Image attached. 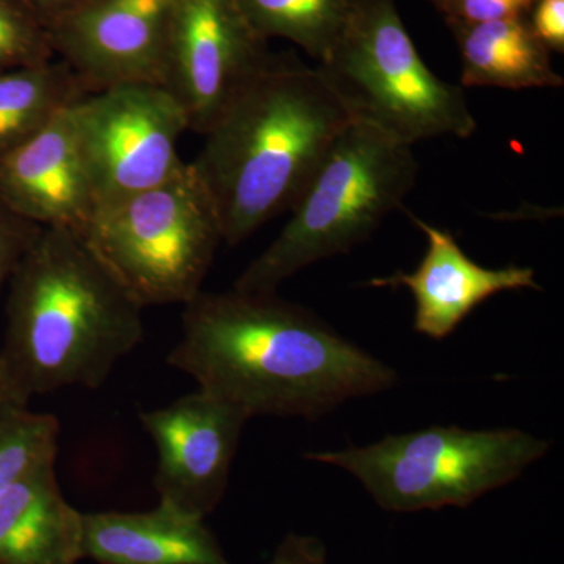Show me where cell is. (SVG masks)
<instances>
[{"label": "cell", "mask_w": 564, "mask_h": 564, "mask_svg": "<svg viewBox=\"0 0 564 564\" xmlns=\"http://www.w3.org/2000/svg\"><path fill=\"white\" fill-rule=\"evenodd\" d=\"M166 362L198 389L259 415L315 421L397 383V372L276 292H202Z\"/></svg>", "instance_id": "6da1fadb"}, {"label": "cell", "mask_w": 564, "mask_h": 564, "mask_svg": "<svg viewBox=\"0 0 564 564\" xmlns=\"http://www.w3.org/2000/svg\"><path fill=\"white\" fill-rule=\"evenodd\" d=\"M351 118L318 68L292 55L265 66L204 133L193 172L226 245L292 210Z\"/></svg>", "instance_id": "7a4b0ae2"}, {"label": "cell", "mask_w": 564, "mask_h": 564, "mask_svg": "<svg viewBox=\"0 0 564 564\" xmlns=\"http://www.w3.org/2000/svg\"><path fill=\"white\" fill-rule=\"evenodd\" d=\"M0 366L21 399L98 389L144 337V307L79 232L40 228L9 281Z\"/></svg>", "instance_id": "3957f363"}, {"label": "cell", "mask_w": 564, "mask_h": 564, "mask_svg": "<svg viewBox=\"0 0 564 564\" xmlns=\"http://www.w3.org/2000/svg\"><path fill=\"white\" fill-rule=\"evenodd\" d=\"M417 172L413 147L351 121L292 207L291 220L234 289L276 292L306 267L358 247L402 207Z\"/></svg>", "instance_id": "277c9868"}, {"label": "cell", "mask_w": 564, "mask_h": 564, "mask_svg": "<svg viewBox=\"0 0 564 564\" xmlns=\"http://www.w3.org/2000/svg\"><path fill=\"white\" fill-rule=\"evenodd\" d=\"M317 68L351 121L400 143L469 139L477 129L463 87L441 80L425 65L395 0H356L339 40Z\"/></svg>", "instance_id": "5b68a950"}, {"label": "cell", "mask_w": 564, "mask_h": 564, "mask_svg": "<svg viewBox=\"0 0 564 564\" xmlns=\"http://www.w3.org/2000/svg\"><path fill=\"white\" fill-rule=\"evenodd\" d=\"M549 448L524 430L433 425L364 447L307 452L304 458L347 470L384 510L414 513L469 507L518 480Z\"/></svg>", "instance_id": "8992f818"}, {"label": "cell", "mask_w": 564, "mask_h": 564, "mask_svg": "<svg viewBox=\"0 0 564 564\" xmlns=\"http://www.w3.org/2000/svg\"><path fill=\"white\" fill-rule=\"evenodd\" d=\"M80 236L144 310L191 303L225 243L209 193L187 162L158 187L99 207Z\"/></svg>", "instance_id": "52a82bcc"}, {"label": "cell", "mask_w": 564, "mask_h": 564, "mask_svg": "<svg viewBox=\"0 0 564 564\" xmlns=\"http://www.w3.org/2000/svg\"><path fill=\"white\" fill-rule=\"evenodd\" d=\"M70 118L98 209L158 187L184 166L187 118L162 85L88 91L70 106Z\"/></svg>", "instance_id": "ba28073f"}, {"label": "cell", "mask_w": 564, "mask_h": 564, "mask_svg": "<svg viewBox=\"0 0 564 564\" xmlns=\"http://www.w3.org/2000/svg\"><path fill=\"white\" fill-rule=\"evenodd\" d=\"M236 0H176L161 85L206 133L270 58Z\"/></svg>", "instance_id": "9c48e42d"}, {"label": "cell", "mask_w": 564, "mask_h": 564, "mask_svg": "<svg viewBox=\"0 0 564 564\" xmlns=\"http://www.w3.org/2000/svg\"><path fill=\"white\" fill-rule=\"evenodd\" d=\"M158 451L159 503L206 519L228 489L245 423L242 411L212 393H187L139 414Z\"/></svg>", "instance_id": "30bf717a"}, {"label": "cell", "mask_w": 564, "mask_h": 564, "mask_svg": "<svg viewBox=\"0 0 564 564\" xmlns=\"http://www.w3.org/2000/svg\"><path fill=\"white\" fill-rule=\"evenodd\" d=\"M176 0H88L50 29L52 51L88 90L161 85Z\"/></svg>", "instance_id": "8fae6325"}, {"label": "cell", "mask_w": 564, "mask_h": 564, "mask_svg": "<svg viewBox=\"0 0 564 564\" xmlns=\"http://www.w3.org/2000/svg\"><path fill=\"white\" fill-rule=\"evenodd\" d=\"M70 106L31 140L0 155V199L40 228L80 234L98 204L77 144Z\"/></svg>", "instance_id": "7c38bea8"}, {"label": "cell", "mask_w": 564, "mask_h": 564, "mask_svg": "<svg viewBox=\"0 0 564 564\" xmlns=\"http://www.w3.org/2000/svg\"><path fill=\"white\" fill-rule=\"evenodd\" d=\"M426 236L425 256L411 273L397 272L370 281L373 288H406L413 293L414 329L434 340H444L486 300L497 293L540 291L530 267L486 269L473 261L451 232L414 217Z\"/></svg>", "instance_id": "4fadbf2b"}, {"label": "cell", "mask_w": 564, "mask_h": 564, "mask_svg": "<svg viewBox=\"0 0 564 564\" xmlns=\"http://www.w3.org/2000/svg\"><path fill=\"white\" fill-rule=\"evenodd\" d=\"M84 558L99 564H231L204 519L169 505L84 514Z\"/></svg>", "instance_id": "5bb4252c"}, {"label": "cell", "mask_w": 564, "mask_h": 564, "mask_svg": "<svg viewBox=\"0 0 564 564\" xmlns=\"http://www.w3.org/2000/svg\"><path fill=\"white\" fill-rule=\"evenodd\" d=\"M82 543L84 513L63 497L55 462L0 494V564H77Z\"/></svg>", "instance_id": "9a60e30c"}, {"label": "cell", "mask_w": 564, "mask_h": 564, "mask_svg": "<svg viewBox=\"0 0 564 564\" xmlns=\"http://www.w3.org/2000/svg\"><path fill=\"white\" fill-rule=\"evenodd\" d=\"M447 25L462 57V87H563V77L552 66L551 51L536 39L527 18Z\"/></svg>", "instance_id": "2e32d148"}, {"label": "cell", "mask_w": 564, "mask_h": 564, "mask_svg": "<svg viewBox=\"0 0 564 564\" xmlns=\"http://www.w3.org/2000/svg\"><path fill=\"white\" fill-rule=\"evenodd\" d=\"M88 91L57 57L0 70V155L31 140Z\"/></svg>", "instance_id": "e0dca14e"}, {"label": "cell", "mask_w": 564, "mask_h": 564, "mask_svg": "<svg viewBox=\"0 0 564 564\" xmlns=\"http://www.w3.org/2000/svg\"><path fill=\"white\" fill-rule=\"evenodd\" d=\"M262 40L291 41L321 63L339 40L356 0H236Z\"/></svg>", "instance_id": "ac0fdd59"}, {"label": "cell", "mask_w": 564, "mask_h": 564, "mask_svg": "<svg viewBox=\"0 0 564 564\" xmlns=\"http://www.w3.org/2000/svg\"><path fill=\"white\" fill-rule=\"evenodd\" d=\"M58 433L54 415L32 413L29 406L0 410V494L21 475L55 462Z\"/></svg>", "instance_id": "d6986e66"}, {"label": "cell", "mask_w": 564, "mask_h": 564, "mask_svg": "<svg viewBox=\"0 0 564 564\" xmlns=\"http://www.w3.org/2000/svg\"><path fill=\"white\" fill-rule=\"evenodd\" d=\"M46 25L22 0H0V70L54 58Z\"/></svg>", "instance_id": "ffe728a7"}, {"label": "cell", "mask_w": 564, "mask_h": 564, "mask_svg": "<svg viewBox=\"0 0 564 564\" xmlns=\"http://www.w3.org/2000/svg\"><path fill=\"white\" fill-rule=\"evenodd\" d=\"M443 14L445 24H486V22L529 18L536 0H426Z\"/></svg>", "instance_id": "44dd1931"}, {"label": "cell", "mask_w": 564, "mask_h": 564, "mask_svg": "<svg viewBox=\"0 0 564 564\" xmlns=\"http://www.w3.org/2000/svg\"><path fill=\"white\" fill-rule=\"evenodd\" d=\"M39 231L40 226L24 220L0 199V291L9 284L11 274Z\"/></svg>", "instance_id": "7402d4cb"}, {"label": "cell", "mask_w": 564, "mask_h": 564, "mask_svg": "<svg viewBox=\"0 0 564 564\" xmlns=\"http://www.w3.org/2000/svg\"><path fill=\"white\" fill-rule=\"evenodd\" d=\"M527 21L549 51L563 54L564 0H536Z\"/></svg>", "instance_id": "603a6c76"}, {"label": "cell", "mask_w": 564, "mask_h": 564, "mask_svg": "<svg viewBox=\"0 0 564 564\" xmlns=\"http://www.w3.org/2000/svg\"><path fill=\"white\" fill-rule=\"evenodd\" d=\"M269 564H326L325 544L318 538L288 534Z\"/></svg>", "instance_id": "cb8c5ba5"}, {"label": "cell", "mask_w": 564, "mask_h": 564, "mask_svg": "<svg viewBox=\"0 0 564 564\" xmlns=\"http://www.w3.org/2000/svg\"><path fill=\"white\" fill-rule=\"evenodd\" d=\"M22 2L50 31L52 25L65 20L88 0H22Z\"/></svg>", "instance_id": "d4e9b609"}, {"label": "cell", "mask_w": 564, "mask_h": 564, "mask_svg": "<svg viewBox=\"0 0 564 564\" xmlns=\"http://www.w3.org/2000/svg\"><path fill=\"white\" fill-rule=\"evenodd\" d=\"M9 406H29V403L21 399L20 393L11 384L10 378L7 377L6 370L0 366V410Z\"/></svg>", "instance_id": "484cf974"}]
</instances>
